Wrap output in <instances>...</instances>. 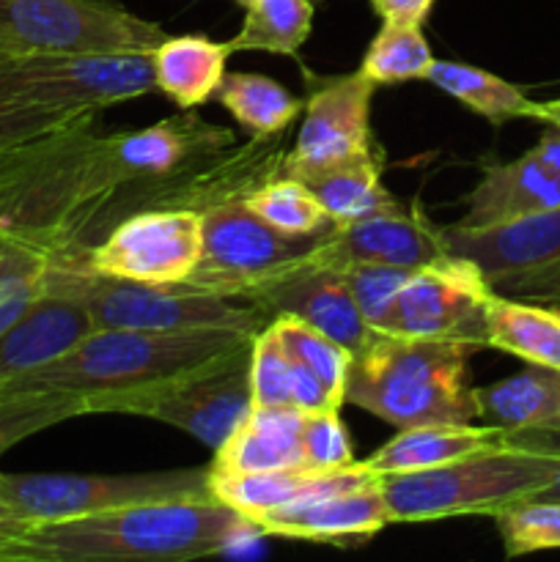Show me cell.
<instances>
[{
	"mask_svg": "<svg viewBox=\"0 0 560 562\" xmlns=\"http://www.w3.org/2000/svg\"><path fill=\"white\" fill-rule=\"evenodd\" d=\"M443 231L445 250L481 269L494 291L530 296L538 283L560 269V206L525 214L492 228Z\"/></svg>",
	"mask_w": 560,
	"mask_h": 562,
	"instance_id": "15",
	"label": "cell"
},
{
	"mask_svg": "<svg viewBox=\"0 0 560 562\" xmlns=\"http://www.w3.org/2000/svg\"><path fill=\"white\" fill-rule=\"evenodd\" d=\"M291 406L296 412H302V415H313V412H340V406L329 398V393L318 382L316 373H311L296 360L291 366Z\"/></svg>",
	"mask_w": 560,
	"mask_h": 562,
	"instance_id": "41",
	"label": "cell"
},
{
	"mask_svg": "<svg viewBox=\"0 0 560 562\" xmlns=\"http://www.w3.org/2000/svg\"><path fill=\"white\" fill-rule=\"evenodd\" d=\"M291 355L285 351L272 322L253 335L250 346V395L253 409L291 406ZM294 409V406H291Z\"/></svg>",
	"mask_w": 560,
	"mask_h": 562,
	"instance_id": "36",
	"label": "cell"
},
{
	"mask_svg": "<svg viewBox=\"0 0 560 562\" xmlns=\"http://www.w3.org/2000/svg\"><path fill=\"white\" fill-rule=\"evenodd\" d=\"M393 521L382 477L355 461L329 472L322 486L296 503L256 519V532L289 541L351 543L368 541Z\"/></svg>",
	"mask_w": 560,
	"mask_h": 562,
	"instance_id": "13",
	"label": "cell"
},
{
	"mask_svg": "<svg viewBox=\"0 0 560 562\" xmlns=\"http://www.w3.org/2000/svg\"><path fill=\"white\" fill-rule=\"evenodd\" d=\"M86 415H91L88 395L80 393L31 390V393L0 395V459L22 439Z\"/></svg>",
	"mask_w": 560,
	"mask_h": 562,
	"instance_id": "33",
	"label": "cell"
},
{
	"mask_svg": "<svg viewBox=\"0 0 560 562\" xmlns=\"http://www.w3.org/2000/svg\"><path fill=\"white\" fill-rule=\"evenodd\" d=\"M373 88L360 71L318 80L307 93L300 132L280 173L305 181L307 176L377 154L371 137Z\"/></svg>",
	"mask_w": 560,
	"mask_h": 562,
	"instance_id": "14",
	"label": "cell"
},
{
	"mask_svg": "<svg viewBox=\"0 0 560 562\" xmlns=\"http://www.w3.org/2000/svg\"><path fill=\"white\" fill-rule=\"evenodd\" d=\"M305 184L322 201L324 212L335 225H349L355 220L399 206V201L382 184V165L377 154L307 176Z\"/></svg>",
	"mask_w": 560,
	"mask_h": 562,
	"instance_id": "28",
	"label": "cell"
},
{
	"mask_svg": "<svg viewBox=\"0 0 560 562\" xmlns=\"http://www.w3.org/2000/svg\"><path fill=\"white\" fill-rule=\"evenodd\" d=\"M340 272H344L368 327L373 333H388L395 300L410 280L412 269L384 267V263H355V267H346Z\"/></svg>",
	"mask_w": 560,
	"mask_h": 562,
	"instance_id": "37",
	"label": "cell"
},
{
	"mask_svg": "<svg viewBox=\"0 0 560 562\" xmlns=\"http://www.w3.org/2000/svg\"><path fill=\"white\" fill-rule=\"evenodd\" d=\"M44 272H47V261L38 258V261L20 263L0 274V335L42 296Z\"/></svg>",
	"mask_w": 560,
	"mask_h": 562,
	"instance_id": "40",
	"label": "cell"
},
{
	"mask_svg": "<svg viewBox=\"0 0 560 562\" xmlns=\"http://www.w3.org/2000/svg\"><path fill=\"white\" fill-rule=\"evenodd\" d=\"M38 258H44V256H38V252L27 250V247H22V245H16V241L0 236V274H5L9 269L20 267V263L38 261ZM44 261H47V258H44Z\"/></svg>",
	"mask_w": 560,
	"mask_h": 562,
	"instance_id": "45",
	"label": "cell"
},
{
	"mask_svg": "<svg viewBox=\"0 0 560 562\" xmlns=\"http://www.w3.org/2000/svg\"><path fill=\"white\" fill-rule=\"evenodd\" d=\"M91 329L93 322L86 305L44 272L42 296L0 335V384L58 360Z\"/></svg>",
	"mask_w": 560,
	"mask_h": 562,
	"instance_id": "19",
	"label": "cell"
},
{
	"mask_svg": "<svg viewBox=\"0 0 560 562\" xmlns=\"http://www.w3.org/2000/svg\"><path fill=\"white\" fill-rule=\"evenodd\" d=\"M478 420L516 439H560V371L530 366L508 379L475 387Z\"/></svg>",
	"mask_w": 560,
	"mask_h": 562,
	"instance_id": "22",
	"label": "cell"
},
{
	"mask_svg": "<svg viewBox=\"0 0 560 562\" xmlns=\"http://www.w3.org/2000/svg\"><path fill=\"white\" fill-rule=\"evenodd\" d=\"M253 305L264 307L269 318L275 313H289V316L302 318L318 333L333 338L335 344L349 349L351 355L362 349L373 335V329L368 327L360 307H357L344 272L316 263L313 258H307L302 267L291 269L289 274L267 285L261 294L253 296Z\"/></svg>",
	"mask_w": 560,
	"mask_h": 562,
	"instance_id": "18",
	"label": "cell"
},
{
	"mask_svg": "<svg viewBox=\"0 0 560 562\" xmlns=\"http://www.w3.org/2000/svg\"><path fill=\"white\" fill-rule=\"evenodd\" d=\"M333 470L316 467H285V470L264 472H212L209 470V492L214 499L245 516L253 527L256 519L296 503L313 488L322 486Z\"/></svg>",
	"mask_w": 560,
	"mask_h": 562,
	"instance_id": "26",
	"label": "cell"
},
{
	"mask_svg": "<svg viewBox=\"0 0 560 562\" xmlns=\"http://www.w3.org/2000/svg\"><path fill=\"white\" fill-rule=\"evenodd\" d=\"M533 300H560V269L558 272L549 274L544 283L536 285V291H533Z\"/></svg>",
	"mask_w": 560,
	"mask_h": 562,
	"instance_id": "47",
	"label": "cell"
},
{
	"mask_svg": "<svg viewBox=\"0 0 560 562\" xmlns=\"http://www.w3.org/2000/svg\"><path fill=\"white\" fill-rule=\"evenodd\" d=\"M426 82L437 86L467 110L478 113L492 124H503L511 119H536L541 115V102H533L522 88L511 86L503 77L492 75L478 66L459 64V60H434Z\"/></svg>",
	"mask_w": 560,
	"mask_h": 562,
	"instance_id": "27",
	"label": "cell"
},
{
	"mask_svg": "<svg viewBox=\"0 0 560 562\" xmlns=\"http://www.w3.org/2000/svg\"><path fill=\"white\" fill-rule=\"evenodd\" d=\"M88 113L0 148V236L47 261H82L93 234L143 209H198L245 198L280 176L283 151L184 115L135 132L93 135Z\"/></svg>",
	"mask_w": 560,
	"mask_h": 562,
	"instance_id": "1",
	"label": "cell"
},
{
	"mask_svg": "<svg viewBox=\"0 0 560 562\" xmlns=\"http://www.w3.org/2000/svg\"><path fill=\"white\" fill-rule=\"evenodd\" d=\"M91 110H49L31 108V104H16L9 99H0V148L11 143L27 140V137L44 135V132L60 130L71 121L82 119Z\"/></svg>",
	"mask_w": 560,
	"mask_h": 562,
	"instance_id": "39",
	"label": "cell"
},
{
	"mask_svg": "<svg viewBox=\"0 0 560 562\" xmlns=\"http://www.w3.org/2000/svg\"><path fill=\"white\" fill-rule=\"evenodd\" d=\"M508 558L560 549V499L527 497L492 516Z\"/></svg>",
	"mask_w": 560,
	"mask_h": 562,
	"instance_id": "35",
	"label": "cell"
},
{
	"mask_svg": "<svg viewBox=\"0 0 560 562\" xmlns=\"http://www.w3.org/2000/svg\"><path fill=\"white\" fill-rule=\"evenodd\" d=\"M245 9L239 33L228 38L231 53L261 49L294 58L311 36L313 0H253Z\"/></svg>",
	"mask_w": 560,
	"mask_h": 562,
	"instance_id": "30",
	"label": "cell"
},
{
	"mask_svg": "<svg viewBox=\"0 0 560 562\" xmlns=\"http://www.w3.org/2000/svg\"><path fill=\"white\" fill-rule=\"evenodd\" d=\"M549 119L560 121V104L558 102H541V115H538V121H549Z\"/></svg>",
	"mask_w": 560,
	"mask_h": 562,
	"instance_id": "48",
	"label": "cell"
},
{
	"mask_svg": "<svg viewBox=\"0 0 560 562\" xmlns=\"http://www.w3.org/2000/svg\"><path fill=\"white\" fill-rule=\"evenodd\" d=\"M555 311H558V316H560V307H555Z\"/></svg>",
	"mask_w": 560,
	"mask_h": 562,
	"instance_id": "52",
	"label": "cell"
},
{
	"mask_svg": "<svg viewBox=\"0 0 560 562\" xmlns=\"http://www.w3.org/2000/svg\"><path fill=\"white\" fill-rule=\"evenodd\" d=\"M302 456L316 470H340L355 464V445L340 412H313L302 415Z\"/></svg>",
	"mask_w": 560,
	"mask_h": 562,
	"instance_id": "38",
	"label": "cell"
},
{
	"mask_svg": "<svg viewBox=\"0 0 560 562\" xmlns=\"http://www.w3.org/2000/svg\"><path fill=\"white\" fill-rule=\"evenodd\" d=\"M245 203L283 236H322L335 228L322 201L313 195L305 181L294 176H272L264 184L253 187L245 195Z\"/></svg>",
	"mask_w": 560,
	"mask_h": 562,
	"instance_id": "31",
	"label": "cell"
},
{
	"mask_svg": "<svg viewBox=\"0 0 560 562\" xmlns=\"http://www.w3.org/2000/svg\"><path fill=\"white\" fill-rule=\"evenodd\" d=\"M448 256L443 231L434 228L417 209L393 206L349 225H335L322 245L311 252L316 263L333 269L355 263H384V267L417 269Z\"/></svg>",
	"mask_w": 560,
	"mask_h": 562,
	"instance_id": "17",
	"label": "cell"
},
{
	"mask_svg": "<svg viewBox=\"0 0 560 562\" xmlns=\"http://www.w3.org/2000/svg\"><path fill=\"white\" fill-rule=\"evenodd\" d=\"M541 124H544V132L533 148H536V151L541 154L544 162L560 176V121L549 119V121H541Z\"/></svg>",
	"mask_w": 560,
	"mask_h": 562,
	"instance_id": "44",
	"label": "cell"
},
{
	"mask_svg": "<svg viewBox=\"0 0 560 562\" xmlns=\"http://www.w3.org/2000/svg\"><path fill=\"white\" fill-rule=\"evenodd\" d=\"M0 505H3V486H0Z\"/></svg>",
	"mask_w": 560,
	"mask_h": 562,
	"instance_id": "49",
	"label": "cell"
},
{
	"mask_svg": "<svg viewBox=\"0 0 560 562\" xmlns=\"http://www.w3.org/2000/svg\"><path fill=\"white\" fill-rule=\"evenodd\" d=\"M552 102H558V104H560V99H552Z\"/></svg>",
	"mask_w": 560,
	"mask_h": 562,
	"instance_id": "51",
	"label": "cell"
},
{
	"mask_svg": "<svg viewBox=\"0 0 560 562\" xmlns=\"http://www.w3.org/2000/svg\"><path fill=\"white\" fill-rule=\"evenodd\" d=\"M483 344L461 335L415 338L373 333L351 355L346 404L401 428L432 423H475V387L467 362Z\"/></svg>",
	"mask_w": 560,
	"mask_h": 562,
	"instance_id": "3",
	"label": "cell"
},
{
	"mask_svg": "<svg viewBox=\"0 0 560 562\" xmlns=\"http://www.w3.org/2000/svg\"><path fill=\"white\" fill-rule=\"evenodd\" d=\"M514 434L497 426L475 423H432V426L401 428L388 445L377 450L362 464L379 477L406 475V472L437 470L467 456L486 453L514 442Z\"/></svg>",
	"mask_w": 560,
	"mask_h": 562,
	"instance_id": "21",
	"label": "cell"
},
{
	"mask_svg": "<svg viewBox=\"0 0 560 562\" xmlns=\"http://www.w3.org/2000/svg\"><path fill=\"white\" fill-rule=\"evenodd\" d=\"M217 99L231 119L253 137H275L289 130L302 113L305 102L285 91L272 77L253 71H225Z\"/></svg>",
	"mask_w": 560,
	"mask_h": 562,
	"instance_id": "29",
	"label": "cell"
},
{
	"mask_svg": "<svg viewBox=\"0 0 560 562\" xmlns=\"http://www.w3.org/2000/svg\"><path fill=\"white\" fill-rule=\"evenodd\" d=\"M245 329H91L58 360L0 384V395L119 393L179 376L253 340Z\"/></svg>",
	"mask_w": 560,
	"mask_h": 562,
	"instance_id": "4",
	"label": "cell"
},
{
	"mask_svg": "<svg viewBox=\"0 0 560 562\" xmlns=\"http://www.w3.org/2000/svg\"><path fill=\"white\" fill-rule=\"evenodd\" d=\"M203 256V214L198 209H143L108 231L82 263L108 278L146 285H181Z\"/></svg>",
	"mask_w": 560,
	"mask_h": 562,
	"instance_id": "12",
	"label": "cell"
},
{
	"mask_svg": "<svg viewBox=\"0 0 560 562\" xmlns=\"http://www.w3.org/2000/svg\"><path fill=\"white\" fill-rule=\"evenodd\" d=\"M168 36L119 0H0V60L42 53L152 55Z\"/></svg>",
	"mask_w": 560,
	"mask_h": 562,
	"instance_id": "8",
	"label": "cell"
},
{
	"mask_svg": "<svg viewBox=\"0 0 560 562\" xmlns=\"http://www.w3.org/2000/svg\"><path fill=\"white\" fill-rule=\"evenodd\" d=\"M3 505L31 525L80 519L102 510L141 503H173V499H209V467L173 472H141V475H5L0 472Z\"/></svg>",
	"mask_w": 560,
	"mask_h": 562,
	"instance_id": "10",
	"label": "cell"
},
{
	"mask_svg": "<svg viewBox=\"0 0 560 562\" xmlns=\"http://www.w3.org/2000/svg\"><path fill=\"white\" fill-rule=\"evenodd\" d=\"M434 60L437 58L423 36V25L382 22L357 71L373 86H399V82L426 80Z\"/></svg>",
	"mask_w": 560,
	"mask_h": 562,
	"instance_id": "32",
	"label": "cell"
},
{
	"mask_svg": "<svg viewBox=\"0 0 560 562\" xmlns=\"http://www.w3.org/2000/svg\"><path fill=\"white\" fill-rule=\"evenodd\" d=\"M560 450L514 439L486 453L467 456L437 470L382 477L393 525H421L456 516H494L536 497L552 483Z\"/></svg>",
	"mask_w": 560,
	"mask_h": 562,
	"instance_id": "5",
	"label": "cell"
},
{
	"mask_svg": "<svg viewBox=\"0 0 560 562\" xmlns=\"http://www.w3.org/2000/svg\"><path fill=\"white\" fill-rule=\"evenodd\" d=\"M437 0H371L373 11L382 22H404V25H423L432 14Z\"/></svg>",
	"mask_w": 560,
	"mask_h": 562,
	"instance_id": "42",
	"label": "cell"
},
{
	"mask_svg": "<svg viewBox=\"0 0 560 562\" xmlns=\"http://www.w3.org/2000/svg\"><path fill=\"white\" fill-rule=\"evenodd\" d=\"M31 527V521L20 519L5 505H0V562H22V541Z\"/></svg>",
	"mask_w": 560,
	"mask_h": 562,
	"instance_id": "43",
	"label": "cell"
},
{
	"mask_svg": "<svg viewBox=\"0 0 560 562\" xmlns=\"http://www.w3.org/2000/svg\"><path fill=\"white\" fill-rule=\"evenodd\" d=\"M228 42H212L201 33L165 36L152 53L154 86L181 110H195L217 97L231 58Z\"/></svg>",
	"mask_w": 560,
	"mask_h": 562,
	"instance_id": "24",
	"label": "cell"
},
{
	"mask_svg": "<svg viewBox=\"0 0 560 562\" xmlns=\"http://www.w3.org/2000/svg\"><path fill=\"white\" fill-rule=\"evenodd\" d=\"M519 442L544 445V448H555V450H560V439H519ZM536 497H541V499H560V467H558V472H555L552 483H549V486L544 488L541 494H536Z\"/></svg>",
	"mask_w": 560,
	"mask_h": 562,
	"instance_id": "46",
	"label": "cell"
},
{
	"mask_svg": "<svg viewBox=\"0 0 560 562\" xmlns=\"http://www.w3.org/2000/svg\"><path fill=\"white\" fill-rule=\"evenodd\" d=\"M239 3H242V5H247V3H253V0H239Z\"/></svg>",
	"mask_w": 560,
	"mask_h": 562,
	"instance_id": "50",
	"label": "cell"
},
{
	"mask_svg": "<svg viewBox=\"0 0 560 562\" xmlns=\"http://www.w3.org/2000/svg\"><path fill=\"white\" fill-rule=\"evenodd\" d=\"M203 256L181 289L253 302L267 285L302 267L324 236H283L264 223L245 198L203 209Z\"/></svg>",
	"mask_w": 560,
	"mask_h": 562,
	"instance_id": "9",
	"label": "cell"
},
{
	"mask_svg": "<svg viewBox=\"0 0 560 562\" xmlns=\"http://www.w3.org/2000/svg\"><path fill=\"white\" fill-rule=\"evenodd\" d=\"M492 291L481 269L448 252L443 261L412 269L395 300L388 333L415 338L461 335L486 346L483 305Z\"/></svg>",
	"mask_w": 560,
	"mask_h": 562,
	"instance_id": "16",
	"label": "cell"
},
{
	"mask_svg": "<svg viewBox=\"0 0 560 562\" xmlns=\"http://www.w3.org/2000/svg\"><path fill=\"white\" fill-rule=\"evenodd\" d=\"M302 412L291 406L250 409L236 431L214 450L212 472H264L302 467Z\"/></svg>",
	"mask_w": 560,
	"mask_h": 562,
	"instance_id": "23",
	"label": "cell"
},
{
	"mask_svg": "<svg viewBox=\"0 0 560 562\" xmlns=\"http://www.w3.org/2000/svg\"><path fill=\"white\" fill-rule=\"evenodd\" d=\"M269 322L278 329L280 340H283L291 360H296L300 366H305L307 371L316 373V379L324 384L329 398L344 409L346 373H349L351 351L344 349L340 344H335L333 338L318 333L316 327H311V324L302 322V318L289 316V313H275Z\"/></svg>",
	"mask_w": 560,
	"mask_h": 562,
	"instance_id": "34",
	"label": "cell"
},
{
	"mask_svg": "<svg viewBox=\"0 0 560 562\" xmlns=\"http://www.w3.org/2000/svg\"><path fill=\"white\" fill-rule=\"evenodd\" d=\"M154 88L152 55L42 53L0 60V99L31 108L97 113Z\"/></svg>",
	"mask_w": 560,
	"mask_h": 562,
	"instance_id": "11",
	"label": "cell"
},
{
	"mask_svg": "<svg viewBox=\"0 0 560 562\" xmlns=\"http://www.w3.org/2000/svg\"><path fill=\"white\" fill-rule=\"evenodd\" d=\"M483 333L489 349H500L525 360L560 371V316L555 307H538L492 291L483 305Z\"/></svg>",
	"mask_w": 560,
	"mask_h": 562,
	"instance_id": "25",
	"label": "cell"
},
{
	"mask_svg": "<svg viewBox=\"0 0 560 562\" xmlns=\"http://www.w3.org/2000/svg\"><path fill=\"white\" fill-rule=\"evenodd\" d=\"M250 346H236L206 366L179 376L119 393L88 395L91 415H135L190 434L209 450H217L250 415Z\"/></svg>",
	"mask_w": 560,
	"mask_h": 562,
	"instance_id": "7",
	"label": "cell"
},
{
	"mask_svg": "<svg viewBox=\"0 0 560 562\" xmlns=\"http://www.w3.org/2000/svg\"><path fill=\"white\" fill-rule=\"evenodd\" d=\"M467 212L459 228H492L525 214L560 206V176L536 148L511 162H492L467 195Z\"/></svg>",
	"mask_w": 560,
	"mask_h": 562,
	"instance_id": "20",
	"label": "cell"
},
{
	"mask_svg": "<svg viewBox=\"0 0 560 562\" xmlns=\"http://www.w3.org/2000/svg\"><path fill=\"white\" fill-rule=\"evenodd\" d=\"M53 283L75 294L91 313L93 329H245L269 322L264 307L234 296L203 294L181 285H146L108 278L82 261H49Z\"/></svg>",
	"mask_w": 560,
	"mask_h": 562,
	"instance_id": "6",
	"label": "cell"
},
{
	"mask_svg": "<svg viewBox=\"0 0 560 562\" xmlns=\"http://www.w3.org/2000/svg\"><path fill=\"white\" fill-rule=\"evenodd\" d=\"M256 527L220 499H173L33 525L22 562H187L223 554Z\"/></svg>",
	"mask_w": 560,
	"mask_h": 562,
	"instance_id": "2",
	"label": "cell"
}]
</instances>
